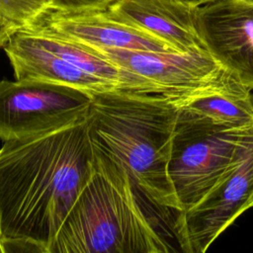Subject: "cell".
Wrapping results in <instances>:
<instances>
[{"mask_svg":"<svg viewBox=\"0 0 253 253\" xmlns=\"http://www.w3.org/2000/svg\"><path fill=\"white\" fill-rule=\"evenodd\" d=\"M242 1H246V2H249V3L253 4V0H242Z\"/></svg>","mask_w":253,"mask_h":253,"instance_id":"d6986e66","label":"cell"},{"mask_svg":"<svg viewBox=\"0 0 253 253\" xmlns=\"http://www.w3.org/2000/svg\"><path fill=\"white\" fill-rule=\"evenodd\" d=\"M115 17L166 42L178 52L206 50L196 29L197 7L182 0H116Z\"/></svg>","mask_w":253,"mask_h":253,"instance_id":"30bf717a","label":"cell"},{"mask_svg":"<svg viewBox=\"0 0 253 253\" xmlns=\"http://www.w3.org/2000/svg\"><path fill=\"white\" fill-rule=\"evenodd\" d=\"M92 94L40 81L0 80V139H22L87 119Z\"/></svg>","mask_w":253,"mask_h":253,"instance_id":"5b68a950","label":"cell"},{"mask_svg":"<svg viewBox=\"0 0 253 253\" xmlns=\"http://www.w3.org/2000/svg\"><path fill=\"white\" fill-rule=\"evenodd\" d=\"M92 48L123 72L130 90L181 96L217 80L226 71L207 50Z\"/></svg>","mask_w":253,"mask_h":253,"instance_id":"8992f818","label":"cell"},{"mask_svg":"<svg viewBox=\"0 0 253 253\" xmlns=\"http://www.w3.org/2000/svg\"><path fill=\"white\" fill-rule=\"evenodd\" d=\"M0 253H3V250H2V245H1V242H0Z\"/></svg>","mask_w":253,"mask_h":253,"instance_id":"ffe728a7","label":"cell"},{"mask_svg":"<svg viewBox=\"0 0 253 253\" xmlns=\"http://www.w3.org/2000/svg\"><path fill=\"white\" fill-rule=\"evenodd\" d=\"M23 29L29 31L42 46L82 71L111 82L119 88L126 89L123 72L94 48L63 38L39 25H32Z\"/></svg>","mask_w":253,"mask_h":253,"instance_id":"4fadbf2b","label":"cell"},{"mask_svg":"<svg viewBox=\"0 0 253 253\" xmlns=\"http://www.w3.org/2000/svg\"><path fill=\"white\" fill-rule=\"evenodd\" d=\"M182 1L187 2V3H189V4H191V5L195 6V7H199L201 5H204V4L209 3L211 1H213V0H182Z\"/></svg>","mask_w":253,"mask_h":253,"instance_id":"e0dca14e","label":"cell"},{"mask_svg":"<svg viewBox=\"0 0 253 253\" xmlns=\"http://www.w3.org/2000/svg\"><path fill=\"white\" fill-rule=\"evenodd\" d=\"M196 29L206 50L253 89V4L213 0L197 7Z\"/></svg>","mask_w":253,"mask_h":253,"instance_id":"ba28073f","label":"cell"},{"mask_svg":"<svg viewBox=\"0 0 253 253\" xmlns=\"http://www.w3.org/2000/svg\"><path fill=\"white\" fill-rule=\"evenodd\" d=\"M179 111L176 96L117 88L92 94L91 141L128 172L140 193L162 210L180 212L168 174Z\"/></svg>","mask_w":253,"mask_h":253,"instance_id":"3957f363","label":"cell"},{"mask_svg":"<svg viewBox=\"0 0 253 253\" xmlns=\"http://www.w3.org/2000/svg\"><path fill=\"white\" fill-rule=\"evenodd\" d=\"M49 11L47 0H0V16L19 29L34 25Z\"/></svg>","mask_w":253,"mask_h":253,"instance_id":"5bb4252c","label":"cell"},{"mask_svg":"<svg viewBox=\"0 0 253 253\" xmlns=\"http://www.w3.org/2000/svg\"><path fill=\"white\" fill-rule=\"evenodd\" d=\"M92 146L90 176L48 253L179 251L173 241L180 246V212L151 204L118 160L93 142Z\"/></svg>","mask_w":253,"mask_h":253,"instance_id":"7a4b0ae2","label":"cell"},{"mask_svg":"<svg viewBox=\"0 0 253 253\" xmlns=\"http://www.w3.org/2000/svg\"><path fill=\"white\" fill-rule=\"evenodd\" d=\"M51 11L78 13L93 10H105L116 0H47Z\"/></svg>","mask_w":253,"mask_h":253,"instance_id":"9a60e30c","label":"cell"},{"mask_svg":"<svg viewBox=\"0 0 253 253\" xmlns=\"http://www.w3.org/2000/svg\"><path fill=\"white\" fill-rule=\"evenodd\" d=\"M180 107L236 127L253 126V97L250 89L229 71L217 80L176 96Z\"/></svg>","mask_w":253,"mask_h":253,"instance_id":"7c38bea8","label":"cell"},{"mask_svg":"<svg viewBox=\"0 0 253 253\" xmlns=\"http://www.w3.org/2000/svg\"><path fill=\"white\" fill-rule=\"evenodd\" d=\"M3 48L13 67L16 80L60 84L90 94L119 88L65 61L39 43L26 29L16 31Z\"/></svg>","mask_w":253,"mask_h":253,"instance_id":"8fae6325","label":"cell"},{"mask_svg":"<svg viewBox=\"0 0 253 253\" xmlns=\"http://www.w3.org/2000/svg\"><path fill=\"white\" fill-rule=\"evenodd\" d=\"M252 138L253 126H232L179 106L168 174L182 211L204 198Z\"/></svg>","mask_w":253,"mask_h":253,"instance_id":"277c9868","label":"cell"},{"mask_svg":"<svg viewBox=\"0 0 253 253\" xmlns=\"http://www.w3.org/2000/svg\"><path fill=\"white\" fill-rule=\"evenodd\" d=\"M253 196V138L218 182L194 207L179 213L182 252L204 253L243 211Z\"/></svg>","mask_w":253,"mask_h":253,"instance_id":"52a82bcc","label":"cell"},{"mask_svg":"<svg viewBox=\"0 0 253 253\" xmlns=\"http://www.w3.org/2000/svg\"><path fill=\"white\" fill-rule=\"evenodd\" d=\"M19 28L0 16V48L3 47Z\"/></svg>","mask_w":253,"mask_h":253,"instance_id":"2e32d148","label":"cell"},{"mask_svg":"<svg viewBox=\"0 0 253 253\" xmlns=\"http://www.w3.org/2000/svg\"><path fill=\"white\" fill-rule=\"evenodd\" d=\"M93 167L87 119L0 147V242L3 253L48 249Z\"/></svg>","mask_w":253,"mask_h":253,"instance_id":"6da1fadb","label":"cell"},{"mask_svg":"<svg viewBox=\"0 0 253 253\" xmlns=\"http://www.w3.org/2000/svg\"><path fill=\"white\" fill-rule=\"evenodd\" d=\"M252 207H253V196H252V198L250 199V201H249L248 204H247V209L252 208Z\"/></svg>","mask_w":253,"mask_h":253,"instance_id":"ac0fdd59","label":"cell"},{"mask_svg":"<svg viewBox=\"0 0 253 253\" xmlns=\"http://www.w3.org/2000/svg\"><path fill=\"white\" fill-rule=\"evenodd\" d=\"M34 25L91 47L176 51L163 40L113 16L108 9L78 13L49 11Z\"/></svg>","mask_w":253,"mask_h":253,"instance_id":"9c48e42d","label":"cell"}]
</instances>
